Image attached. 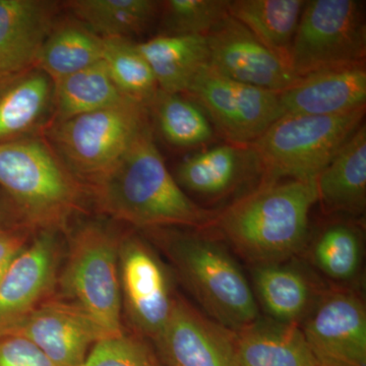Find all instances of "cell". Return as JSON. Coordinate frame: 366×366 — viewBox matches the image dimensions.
Masks as SVG:
<instances>
[{
	"label": "cell",
	"instance_id": "35",
	"mask_svg": "<svg viewBox=\"0 0 366 366\" xmlns=\"http://www.w3.org/2000/svg\"><path fill=\"white\" fill-rule=\"evenodd\" d=\"M14 215H19V214L16 213V211L14 209L13 204L9 206V208H6V207L4 206L0 208V221L6 220V219L9 218V217Z\"/></svg>",
	"mask_w": 366,
	"mask_h": 366
},
{
	"label": "cell",
	"instance_id": "4",
	"mask_svg": "<svg viewBox=\"0 0 366 366\" xmlns=\"http://www.w3.org/2000/svg\"><path fill=\"white\" fill-rule=\"evenodd\" d=\"M0 187L35 231H66L89 196L86 185L40 137L0 143Z\"/></svg>",
	"mask_w": 366,
	"mask_h": 366
},
{
	"label": "cell",
	"instance_id": "23",
	"mask_svg": "<svg viewBox=\"0 0 366 366\" xmlns=\"http://www.w3.org/2000/svg\"><path fill=\"white\" fill-rule=\"evenodd\" d=\"M305 6V0H230L228 13L289 64Z\"/></svg>",
	"mask_w": 366,
	"mask_h": 366
},
{
	"label": "cell",
	"instance_id": "33",
	"mask_svg": "<svg viewBox=\"0 0 366 366\" xmlns=\"http://www.w3.org/2000/svg\"><path fill=\"white\" fill-rule=\"evenodd\" d=\"M0 366H59L33 342L21 336L0 337Z\"/></svg>",
	"mask_w": 366,
	"mask_h": 366
},
{
	"label": "cell",
	"instance_id": "9",
	"mask_svg": "<svg viewBox=\"0 0 366 366\" xmlns=\"http://www.w3.org/2000/svg\"><path fill=\"white\" fill-rule=\"evenodd\" d=\"M187 94L230 144L249 146L283 117L279 93L228 78L208 64Z\"/></svg>",
	"mask_w": 366,
	"mask_h": 366
},
{
	"label": "cell",
	"instance_id": "28",
	"mask_svg": "<svg viewBox=\"0 0 366 366\" xmlns=\"http://www.w3.org/2000/svg\"><path fill=\"white\" fill-rule=\"evenodd\" d=\"M148 108L164 139L171 146L199 148L215 139V129L203 108L182 94L158 90Z\"/></svg>",
	"mask_w": 366,
	"mask_h": 366
},
{
	"label": "cell",
	"instance_id": "11",
	"mask_svg": "<svg viewBox=\"0 0 366 366\" xmlns=\"http://www.w3.org/2000/svg\"><path fill=\"white\" fill-rule=\"evenodd\" d=\"M300 327L317 366H366V308L353 291L322 293Z\"/></svg>",
	"mask_w": 366,
	"mask_h": 366
},
{
	"label": "cell",
	"instance_id": "3",
	"mask_svg": "<svg viewBox=\"0 0 366 366\" xmlns=\"http://www.w3.org/2000/svg\"><path fill=\"white\" fill-rule=\"evenodd\" d=\"M147 231L153 233L204 315L234 332L261 317L252 285L222 242L197 229Z\"/></svg>",
	"mask_w": 366,
	"mask_h": 366
},
{
	"label": "cell",
	"instance_id": "32",
	"mask_svg": "<svg viewBox=\"0 0 366 366\" xmlns=\"http://www.w3.org/2000/svg\"><path fill=\"white\" fill-rule=\"evenodd\" d=\"M83 366H164L153 344L137 334L99 341Z\"/></svg>",
	"mask_w": 366,
	"mask_h": 366
},
{
	"label": "cell",
	"instance_id": "30",
	"mask_svg": "<svg viewBox=\"0 0 366 366\" xmlns=\"http://www.w3.org/2000/svg\"><path fill=\"white\" fill-rule=\"evenodd\" d=\"M102 61L118 91L125 97L148 105L157 93L159 88L153 71L132 40L103 39Z\"/></svg>",
	"mask_w": 366,
	"mask_h": 366
},
{
	"label": "cell",
	"instance_id": "16",
	"mask_svg": "<svg viewBox=\"0 0 366 366\" xmlns=\"http://www.w3.org/2000/svg\"><path fill=\"white\" fill-rule=\"evenodd\" d=\"M59 9L54 1L0 0V88L36 69Z\"/></svg>",
	"mask_w": 366,
	"mask_h": 366
},
{
	"label": "cell",
	"instance_id": "5",
	"mask_svg": "<svg viewBox=\"0 0 366 366\" xmlns=\"http://www.w3.org/2000/svg\"><path fill=\"white\" fill-rule=\"evenodd\" d=\"M365 107L338 115H283L250 144L262 166L261 183L290 178L315 182L362 125Z\"/></svg>",
	"mask_w": 366,
	"mask_h": 366
},
{
	"label": "cell",
	"instance_id": "8",
	"mask_svg": "<svg viewBox=\"0 0 366 366\" xmlns=\"http://www.w3.org/2000/svg\"><path fill=\"white\" fill-rule=\"evenodd\" d=\"M365 4L357 0H307L289 64L298 78L334 67L365 64Z\"/></svg>",
	"mask_w": 366,
	"mask_h": 366
},
{
	"label": "cell",
	"instance_id": "6",
	"mask_svg": "<svg viewBox=\"0 0 366 366\" xmlns=\"http://www.w3.org/2000/svg\"><path fill=\"white\" fill-rule=\"evenodd\" d=\"M122 234L114 226L99 220L72 229L66 264L57 281L64 300L85 312L107 338L124 332L118 272Z\"/></svg>",
	"mask_w": 366,
	"mask_h": 366
},
{
	"label": "cell",
	"instance_id": "20",
	"mask_svg": "<svg viewBox=\"0 0 366 366\" xmlns=\"http://www.w3.org/2000/svg\"><path fill=\"white\" fill-rule=\"evenodd\" d=\"M287 262L254 266L252 287L269 319L300 326L319 296L305 272Z\"/></svg>",
	"mask_w": 366,
	"mask_h": 366
},
{
	"label": "cell",
	"instance_id": "34",
	"mask_svg": "<svg viewBox=\"0 0 366 366\" xmlns=\"http://www.w3.org/2000/svg\"><path fill=\"white\" fill-rule=\"evenodd\" d=\"M35 232L19 215L0 221V279Z\"/></svg>",
	"mask_w": 366,
	"mask_h": 366
},
{
	"label": "cell",
	"instance_id": "17",
	"mask_svg": "<svg viewBox=\"0 0 366 366\" xmlns=\"http://www.w3.org/2000/svg\"><path fill=\"white\" fill-rule=\"evenodd\" d=\"M283 115H338L366 106V67H334L300 78L279 93Z\"/></svg>",
	"mask_w": 366,
	"mask_h": 366
},
{
	"label": "cell",
	"instance_id": "18",
	"mask_svg": "<svg viewBox=\"0 0 366 366\" xmlns=\"http://www.w3.org/2000/svg\"><path fill=\"white\" fill-rule=\"evenodd\" d=\"M254 175H261L259 157L250 146L225 144L183 160L177 172L182 189L217 199L227 196Z\"/></svg>",
	"mask_w": 366,
	"mask_h": 366
},
{
	"label": "cell",
	"instance_id": "25",
	"mask_svg": "<svg viewBox=\"0 0 366 366\" xmlns=\"http://www.w3.org/2000/svg\"><path fill=\"white\" fill-rule=\"evenodd\" d=\"M51 79L33 69L0 88V143L26 137L53 101Z\"/></svg>",
	"mask_w": 366,
	"mask_h": 366
},
{
	"label": "cell",
	"instance_id": "10",
	"mask_svg": "<svg viewBox=\"0 0 366 366\" xmlns=\"http://www.w3.org/2000/svg\"><path fill=\"white\" fill-rule=\"evenodd\" d=\"M118 272L122 310L134 334L155 340L177 300L169 269L150 243L131 232L120 238Z\"/></svg>",
	"mask_w": 366,
	"mask_h": 366
},
{
	"label": "cell",
	"instance_id": "22",
	"mask_svg": "<svg viewBox=\"0 0 366 366\" xmlns=\"http://www.w3.org/2000/svg\"><path fill=\"white\" fill-rule=\"evenodd\" d=\"M137 44L159 90L165 93H187L197 72L209 62L206 36L158 35Z\"/></svg>",
	"mask_w": 366,
	"mask_h": 366
},
{
	"label": "cell",
	"instance_id": "2",
	"mask_svg": "<svg viewBox=\"0 0 366 366\" xmlns=\"http://www.w3.org/2000/svg\"><path fill=\"white\" fill-rule=\"evenodd\" d=\"M317 202L315 182L259 183L220 212L214 227L254 267L280 264L307 245L310 212Z\"/></svg>",
	"mask_w": 366,
	"mask_h": 366
},
{
	"label": "cell",
	"instance_id": "19",
	"mask_svg": "<svg viewBox=\"0 0 366 366\" xmlns=\"http://www.w3.org/2000/svg\"><path fill=\"white\" fill-rule=\"evenodd\" d=\"M317 202L330 214L361 216L366 208V127L347 142L317 178Z\"/></svg>",
	"mask_w": 366,
	"mask_h": 366
},
{
	"label": "cell",
	"instance_id": "29",
	"mask_svg": "<svg viewBox=\"0 0 366 366\" xmlns=\"http://www.w3.org/2000/svg\"><path fill=\"white\" fill-rule=\"evenodd\" d=\"M363 244V232L357 224L336 221L327 224L317 235L310 249V259L327 278L348 283L360 274Z\"/></svg>",
	"mask_w": 366,
	"mask_h": 366
},
{
	"label": "cell",
	"instance_id": "24",
	"mask_svg": "<svg viewBox=\"0 0 366 366\" xmlns=\"http://www.w3.org/2000/svg\"><path fill=\"white\" fill-rule=\"evenodd\" d=\"M79 23L102 39L139 35L159 20L155 0H71L64 4Z\"/></svg>",
	"mask_w": 366,
	"mask_h": 366
},
{
	"label": "cell",
	"instance_id": "31",
	"mask_svg": "<svg viewBox=\"0 0 366 366\" xmlns=\"http://www.w3.org/2000/svg\"><path fill=\"white\" fill-rule=\"evenodd\" d=\"M230 0L161 1L159 35L207 36L229 16Z\"/></svg>",
	"mask_w": 366,
	"mask_h": 366
},
{
	"label": "cell",
	"instance_id": "7",
	"mask_svg": "<svg viewBox=\"0 0 366 366\" xmlns=\"http://www.w3.org/2000/svg\"><path fill=\"white\" fill-rule=\"evenodd\" d=\"M150 117L146 103L125 97L104 109L49 125L46 139L88 189L119 162Z\"/></svg>",
	"mask_w": 366,
	"mask_h": 366
},
{
	"label": "cell",
	"instance_id": "15",
	"mask_svg": "<svg viewBox=\"0 0 366 366\" xmlns=\"http://www.w3.org/2000/svg\"><path fill=\"white\" fill-rule=\"evenodd\" d=\"M11 335L33 342L59 366H83L92 348L107 338L85 312L64 298L41 303L4 336Z\"/></svg>",
	"mask_w": 366,
	"mask_h": 366
},
{
	"label": "cell",
	"instance_id": "26",
	"mask_svg": "<svg viewBox=\"0 0 366 366\" xmlns=\"http://www.w3.org/2000/svg\"><path fill=\"white\" fill-rule=\"evenodd\" d=\"M103 39L79 21L57 23L38 57L36 69L53 85L102 60Z\"/></svg>",
	"mask_w": 366,
	"mask_h": 366
},
{
	"label": "cell",
	"instance_id": "12",
	"mask_svg": "<svg viewBox=\"0 0 366 366\" xmlns=\"http://www.w3.org/2000/svg\"><path fill=\"white\" fill-rule=\"evenodd\" d=\"M61 232L36 231L0 279V337L49 300L59 281Z\"/></svg>",
	"mask_w": 366,
	"mask_h": 366
},
{
	"label": "cell",
	"instance_id": "21",
	"mask_svg": "<svg viewBox=\"0 0 366 366\" xmlns=\"http://www.w3.org/2000/svg\"><path fill=\"white\" fill-rule=\"evenodd\" d=\"M236 333L239 366H317L297 325L259 317Z\"/></svg>",
	"mask_w": 366,
	"mask_h": 366
},
{
	"label": "cell",
	"instance_id": "27",
	"mask_svg": "<svg viewBox=\"0 0 366 366\" xmlns=\"http://www.w3.org/2000/svg\"><path fill=\"white\" fill-rule=\"evenodd\" d=\"M53 88L54 113L49 125L104 109L125 98L113 83L102 60L66 76Z\"/></svg>",
	"mask_w": 366,
	"mask_h": 366
},
{
	"label": "cell",
	"instance_id": "14",
	"mask_svg": "<svg viewBox=\"0 0 366 366\" xmlns=\"http://www.w3.org/2000/svg\"><path fill=\"white\" fill-rule=\"evenodd\" d=\"M214 69L240 83L281 93L300 78L290 64L228 16L206 36Z\"/></svg>",
	"mask_w": 366,
	"mask_h": 366
},
{
	"label": "cell",
	"instance_id": "13",
	"mask_svg": "<svg viewBox=\"0 0 366 366\" xmlns=\"http://www.w3.org/2000/svg\"><path fill=\"white\" fill-rule=\"evenodd\" d=\"M151 343L164 366H239L237 333L179 295L167 325Z\"/></svg>",
	"mask_w": 366,
	"mask_h": 366
},
{
	"label": "cell",
	"instance_id": "1",
	"mask_svg": "<svg viewBox=\"0 0 366 366\" xmlns=\"http://www.w3.org/2000/svg\"><path fill=\"white\" fill-rule=\"evenodd\" d=\"M96 208L139 229L214 227L220 212L194 203L168 170L151 122L110 172L88 187Z\"/></svg>",
	"mask_w": 366,
	"mask_h": 366
},
{
	"label": "cell",
	"instance_id": "36",
	"mask_svg": "<svg viewBox=\"0 0 366 366\" xmlns=\"http://www.w3.org/2000/svg\"><path fill=\"white\" fill-rule=\"evenodd\" d=\"M2 206H0V208H1Z\"/></svg>",
	"mask_w": 366,
	"mask_h": 366
}]
</instances>
